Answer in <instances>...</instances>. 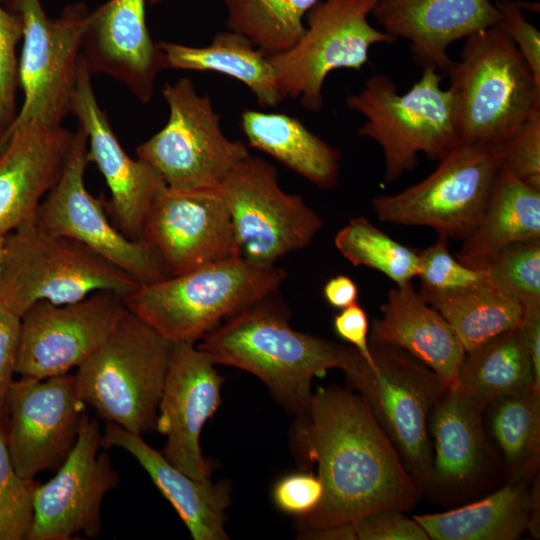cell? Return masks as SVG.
<instances>
[{
    "label": "cell",
    "mask_w": 540,
    "mask_h": 540,
    "mask_svg": "<svg viewBox=\"0 0 540 540\" xmlns=\"http://www.w3.org/2000/svg\"><path fill=\"white\" fill-rule=\"evenodd\" d=\"M295 433L303 459L316 463L323 497L298 518L300 536L371 512L412 509L422 491L370 406L339 386L313 393Z\"/></svg>",
    "instance_id": "6da1fadb"
},
{
    "label": "cell",
    "mask_w": 540,
    "mask_h": 540,
    "mask_svg": "<svg viewBox=\"0 0 540 540\" xmlns=\"http://www.w3.org/2000/svg\"><path fill=\"white\" fill-rule=\"evenodd\" d=\"M273 295L228 318L196 345L215 364L256 376L300 418L309 409L314 377L340 369L354 386L369 365L353 347L293 329Z\"/></svg>",
    "instance_id": "7a4b0ae2"
},
{
    "label": "cell",
    "mask_w": 540,
    "mask_h": 540,
    "mask_svg": "<svg viewBox=\"0 0 540 540\" xmlns=\"http://www.w3.org/2000/svg\"><path fill=\"white\" fill-rule=\"evenodd\" d=\"M286 276L282 268L233 257L139 284L122 299L128 311L169 341L196 343L228 318L276 294Z\"/></svg>",
    "instance_id": "3957f363"
},
{
    "label": "cell",
    "mask_w": 540,
    "mask_h": 540,
    "mask_svg": "<svg viewBox=\"0 0 540 540\" xmlns=\"http://www.w3.org/2000/svg\"><path fill=\"white\" fill-rule=\"evenodd\" d=\"M445 73L462 143L497 146L540 111V85L498 25L467 37Z\"/></svg>",
    "instance_id": "277c9868"
},
{
    "label": "cell",
    "mask_w": 540,
    "mask_h": 540,
    "mask_svg": "<svg viewBox=\"0 0 540 540\" xmlns=\"http://www.w3.org/2000/svg\"><path fill=\"white\" fill-rule=\"evenodd\" d=\"M444 76L424 67L421 78L405 93L385 74L370 77L357 93L348 95L350 110L366 121L358 134L377 142L385 160V182L397 181L417 167L418 155L439 160L461 144L455 102L450 89H443Z\"/></svg>",
    "instance_id": "5b68a950"
},
{
    "label": "cell",
    "mask_w": 540,
    "mask_h": 540,
    "mask_svg": "<svg viewBox=\"0 0 540 540\" xmlns=\"http://www.w3.org/2000/svg\"><path fill=\"white\" fill-rule=\"evenodd\" d=\"M140 283L95 251L35 218L5 236L0 302L22 316L34 303L80 301L98 291L128 294Z\"/></svg>",
    "instance_id": "8992f818"
},
{
    "label": "cell",
    "mask_w": 540,
    "mask_h": 540,
    "mask_svg": "<svg viewBox=\"0 0 540 540\" xmlns=\"http://www.w3.org/2000/svg\"><path fill=\"white\" fill-rule=\"evenodd\" d=\"M173 342L130 311L74 375L99 417L143 435L156 430Z\"/></svg>",
    "instance_id": "52a82bcc"
},
{
    "label": "cell",
    "mask_w": 540,
    "mask_h": 540,
    "mask_svg": "<svg viewBox=\"0 0 540 540\" xmlns=\"http://www.w3.org/2000/svg\"><path fill=\"white\" fill-rule=\"evenodd\" d=\"M169 107L166 125L136 149L167 188L194 191L218 188L250 155L247 145L228 139L208 96L199 95L189 78L165 83Z\"/></svg>",
    "instance_id": "ba28073f"
},
{
    "label": "cell",
    "mask_w": 540,
    "mask_h": 540,
    "mask_svg": "<svg viewBox=\"0 0 540 540\" xmlns=\"http://www.w3.org/2000/svg\"><path fill=\"white\" fill-rule=\"evenodd\" d=\"M501 164L496 146L461 143L420 182L371 202L384 222L426 226L446 239L464 240L477 226Z\"/></svg>",
    "instance_id": "9c48e42d"
},
{
    "label": "cell",
    "mask_w": 540,
    "mask_h": 540,
    "mask_svg": "<svg viewBox=\"0 0 540 540\" xmlns=\"http://www.w3.org/2000/svg\"><path fill=\"white\" fill-rule=\"evenodd\" d=\"M23 26V47L18 80L24 100L9 128L28 122L62 126L72 114L78 61L89 11L83 3L71 4L50 19L41 0H7Z\"/></svg>",
    "instance_id": "30bf717a"
},
{
    "label": "cell",
    "mask_w": 540,
    "mask_h": 540,
    "mask_svg": "<svg viewBox=\"0 0 540 540\" xmlns=\"http://www.w3.org/2000/svg\"><path fill=\"white\" fill-rule=\"evenodd\" d=\"M377 0H320L305 16V32L286 53L270 56L280 92L308 111L323 107L322 87L337 69L360 70L370 48L396 40L368 21Z\"/></svg>",
    "instance_id": "8fae6325"
},
{
    "label": "cell",
    "mask_w": 540,
    "mask_h": 540,
    "mask_svg": "<svg viewBox=\"0 0 540 540\" xmlns=\"http://www.w3.org/2000/svg\"><path fill=\"white\" fill-rule=\"evenodd\" d=\"M240 257L270 267L308 246L323 226L320 215L280 186L274 166L251 154L219 186Z\"/></svg>",
    "instance_id": "7c38bea8"
},
{
    "label": "cell",
    "mask_w": 540,
    "mask_h": 540,
    "mask_svg": "<svg viewBox=\"0 0 540 540\" xmlns=\"http://www.w3.org/2000/svg\"><path fill=\"white\" fill-rule=\"evenodd\" d=\"M374 368L355 387L398 451L418 487L428 490L430 413L444 391L437 375L406 351L369 339Z\"/></svg>",
    "instance_id": "4fadbf2b"
},
{
    "label": "cell",
    "mask_w": 540,
    "mask_h": 540,
    "mask_svg": "<svg viewBox=\"0 0 540 540\" xmlns=\"http://www.w3.org/2000/svg\"><path fill=\"white\" fill-rule=\"evenodd\" d=\"M87 153V135L78 125L61 174L40 203L35 221L47 231L81 242L140 284L169 277L153 252L110 222L102 199L87 190Z\"/></svg>",
    "instance_id": "5bb4252c"
},
{
    "label": "cell",
    "mask_w": 540,
    "mask_h": 540,
    "mask_svg": "<svg viewBox=\"0 0 540 540\" xmlns=\"http://www.w3.org/2000/svg\"><path fill=\"white\" fill-rule=\"evenodd\" d=\"M85 410L74 375L13 381L2 421L17 473L34 479L44 470L58 469L77 441Z\"/></svg>",
    "instance_id": "9a60e30c"
},
{
    "label": "cell",
    "mask_w": 540,
    "mask_h": 540,
    "mask_svg": "<svg viewBox=\"0 0 540 540\" xmlns=\"http://www.w3.org/2000/svg\"><path fill=\"white\" fill-rule=\"evenodd\" d=\"M126 311L122 296L110 291L64 305L34 303L21 316L16 373L42 380L78 368L107 340Z\"/></svg>",
    "instance_id": "2e32d148"
},
{
    "label": "cell",
    "mask_w": 540,
    "mask_h": 540,
    "mask_svg": "<svg viewBox=\"0 0 540 540\" xmlns=\"http://www.w3.org/2000/svg\"><path fill=\"white\" fill-rule=\"evenodd\" d=\"M101 448L99 423L85 413L68 457L54 477L35 489L33 522L26 540L99 536L103 499L119 481L106 449Z\"/></svg>",
    "instance_id": "e0dca14e"
},
{
    "label": "cell",
    "mask_w": 540,
    "mask_h": 540,
    "mask_svg": "<svg viewBox=\"0 0 540 540\" xmlns=\"http://www.w3.org/2000/svg\"><path fill=\"white\" fill-rule=\"evenodd\" d=\"M140 241L153 252L168 276L240 257L219 187L194 191L166 187L145 220Z\"/></svg>",
    "instance_id": "ac0fdd59"
},
{
    "label": "cell",
    "mask_w": 540,
    "mask_h": 540,
    "mask_svg": "<svg viewBox=\"0 0 540 540\" xmlns=\"http://www.w3.org/2000/svg\"><path fill=\"white\" fill-rule=\"evenodd\" d=\"M215 365L196 343L173 342L159 403L156 431L167 437L161 453L196 480H209L212 471L200 434L221 403L223 378Z\"/></svg>",
    "instance_id": "d6986e66"
},
{
    "label": "cell",
    "mask_w": 540,
    "mask_h": 540,
    "mask_svg": "<svg viewBox=\"0 0 540 540\" xmlns=\"http://www.w3.org/2000/svg\"><path fill=\"white\" fill-rule=\"evenodd\" d=\"M91 75L80 54L72 114L87 135L88 161L95 163L111 192L107 210L113 224L128 238L140 241L145 220L167 186L152 166L124 151L98 105Z\"/></svg>",
    "instance_id": "ffe728a7"
},
{
    "label": "cell",
    "mask_w": 540,
    "mask_h": 540,
    "mask_svg": "<svg viewBox=\"0 0 540 540\" xmlns=\"http://www.w3.org/2000/svg\"><path fill=\"white\" fill-rule=\"evenodd\" d=\"M147 1L109 0L90 12L81 46L91 74L117 79L142 103L151 100L157 75L166 69L147 28Z\"/></svg>",
    "instance_id": "44dd1931"
},
{
    "label": "cell",
    "mask_w": 540,
    "mask_h": 540,
    "mask_svg": "<svg viewBox=\"0 0 540 540\" xmlns=\"http://www.w3.org/2000/svg\"><path fill=\"white\" fill-rule=\"evenodd\" d=\"M73 133L28 122L0 139V236L35 218L61 174Z\"/></svg>",
    "instance_id": "7402d4cb"
},
{
    "label": "cell",
    "mask_w": 540,
    "mask_h": 540,
    "mask_svg": "<svg viewBox=\"0 0 540 540\" xmlns=\"http://www.w3.org/2000/svg\"><path fill=\"white\" fill-rule=\"evenodd\" d=\"M372 14L384 32L410 43L418 65L444 73L453 62L448 48L454 42L500 20L492 0H377Z\"/></svg>",
    "instance_id": "603a6c76"
},
{
    "label": "cell",
    "mask_w": 540,
    "mask_h": 540,
    "mask_svg": "<svg viewBox=\"0 0 540 540\" xmlns=\"http://www.w3.org/2000/svg\"><path fill=\"white\" fill-rule=\"evenodd\" d=\"M369 339L400 348L430 368L445 389L459 388L466 351L445 318L412 282L389 290Z\"/></svg>",
    "instance_id": "cb8c5ba5"
},
{
    "label": "cell",
    "mask_w": 540,
    "mask_h": 540,
    "mask_svg": "<svg viewBox=\"0 0 540 540\" xmlns=\"http://www.w3.org/2000/svg\"><path fill=\"white\" fill-rule=\"evenodd\" d=\"M121 448L131 454L169 501L194 540H226V509L230 486L196 480L172 465L161 452L147 444L141 435L107 422L102 433V448Z\"/></svg>",
    "instance_id": "d4e9b609"
},
{
    "label": "cell",
    "mask_w": 540,
    "mask_h": 540,
    "mask_svg": "<svg viewBox=\"0 0 540 540\" xmlns=\"http://www.w3.org/2000/svg\"><path fill=\"white\" fill-rule=\"evenodd\" d=\"M482 413L459 388L444 389L428 421L433 442L428 490L462 491L485 476L492 455Z\"/></svg>",
    "instance_id": "484cf974"
},
{
    "label": "cell",
    "mask_w": 540,
    "mask_h": 540,
    "mask_svg": "<svg viewBox=\"0 0 540 540\" xmlns=\"http://www.w3.org/2000/svg\"><path fill=\"white\" fill-rule=\"evenodd\" d=\"M506 485L476 502L441 513L415 515L433 540H516L528 531L539 538V480Z\"/></svg>",
    "instance_id": "4316f807"
},
{
    "label": "cell",
    "mask_w": 540,
    "mask_h": 540,
    "mask_svg": "<svg viewBox=\"0 0 540 540\" xmlns=\"http://www.w3.org/2000/svg\"><path fill=\"white\" fill-rule=\"evenodd\" d=\"M536 238H540V190L500 164L482 217L455 257L470 268L485 270L507 246Z\"/></svg>",
    "instance_id": "83f0119b"
},
{
    "label": "cell",
    "mask_w": 540,
    "mask_h": 540,
    "mask_svg": "<svg viewBox=\"0 0 540 540\" xmlns=\"http://www.w3.org/2000/svg\"><path fill=\"white\" fill-rule=\"evenodd\" d=\"M241 128L251 147L275 158L314 185H336L340 152L311 132L299 119L284 113L245 109Z\"/></svg>",
    "instance_id": "f1b7e54d"
},
{
    "label": "cell",
    "mask_w": 540,
    "mask_h": 540,
    "mask_svg": "<svg viewBox=\"0 0 540 540\" xmlns=\"http://www.w3.org/2000/svg\"><path fill=\"white\" fill-rule=\"evenodd\" d=\"M156 44L166 69L214 71L232 77L245 84L263 107H276L284 100L270 56L239 33H217L205 47L166 41Z\"/></svg>",
    "instance_id": "f546056e"
},
{
    "label": "cell",
    "mask_w": 540,
    "mask_h": 540,
    "mask_svg": "<svg viewBox=\"0 0 540 540\" xmlns=\"http://www.w3.org/2000/svg\"><path fill=\"white\" fill-rule=\"evenodd\" d=\"M459 389L483 411L497 399L536 390L520 326L466 352L459 371Z\"/></svg>",
    "instance_id": "4dcf8cb0"
},
{
    "label": "cell",
    "mask_w": 540,
    "mask_h": 540,
    "mask_svg": "<svg viewBox=\"0 0 540 540\" xmlns=\"http://www.w3.org/2000/svg\"><path fill=\"white\" fill-rule=\"evenodd\" d=\"M418 292L450 324L466 352L519 327L525 314V306L493 282L451 293Z\"/></svg>",
    "instance_id": "1f68e13d"
},
{
    "label": "cell",
    "mask_w": 540,
    "mask_h": 540,
    "mask_svg": "<svg viewBox=\"0 0 540 540\" xmlns=\"http://www.w3.org/2000/svg\"><path fill=\"white\" fill-rule=\"evenodd\" d=\"M488 407L491 434L510 478L529 481L540 460V392L503 397Z\"/></svg>",
    "instance_id": "d6a6232c"
},
{
    "label": "cell",
    "mask_w": 540,
    "mask_h": 540,
    "mask_svg": "<svg viewBox=\"0 0 540 540\" xmlns=\"http://www.w3.org/2000/svg\"><path fill=\"white\" fill-rule=\"evenodd\" d=\"M320 0H224L230 31L268 56L292 49L305 32V16Z\"/></svg>",
    "instance_id": "836d02e7"
},
{
    "label": "cell",
    "mask_w": 540,
    "mask_h": 540,
    "mask_svg": "<svg viewBox=\"0 0 540 540\" xmlns=\"http://www.w3.org/2000/svg\"><path fill=\"white\" fill-rule=\"evenodd\" d=\"M334 243L352 265L379 271L396 286L412 282L418 274L419 251L394 240L365 217L351 219Z\"/></svg>",
    "instance_id": "e575fe53"
},
{
    "label": "cell",
    "mask_w": 540,
    "mask_h": 540,
    "mask_svg": "<svg viewBox=\"0 0 540 540\" xmlns=\"http://www.w3.org/2000/svg\"><path fill=\"white\" fill-rule=\"evenodd\" d=\"M485 270L499 289L524 306L540 305V238L507 246Z\"/></svg>",
    "instance_id": "d590c367"
},
{
    "label": "cell",
    "mask_w": 540,
    "mask_h": 540,
    "mask_svg": "<svg viewBox=\"0 0 540 540\" xmlns=\"http://www.w3.org/2000/svg\"><path fill=\"white\" fill-rule=\"evenodd\" d=\"M39 483L21 477L9 457L0 421V540H26L33 522V498Z\"/></svg>",
    "instance_id": "8d00e7d4"
},
{
    "label": "cell",
    "mask_w": 540,
    "mask_h": 540,
    "mask_svg": "<svg viewBox=\"0 0 540 540\" xmlns=\"http://www.w3.org/2000/svg\"><path fill=\"white\" fill-rule=\"evenodd\" d=\"M421 291L451 293L491 283L487 270L470 268L453 256L448 239L438 236L437 241L419 252Z\"/></svg>",
    "instance_id": "74e56055"
},
{
    "label": "cell",
    "mask_w": 540,
    "mask_h": 540,
    "mask_svg": "<svg viewBox=\"0 0 540 540\" xmlns=\"http://www.w3.org/2000/svg\"><path fill=\"white\" fill-rule=\"evenodd\" d=\"M23 36L20 16L0 4V139L16 118L19 60L16 47Z\"/></svg>",
    "instance_id": "f35d334b"
},
{
    "label": "cell",
    "mask_w": 540,
    "mask_h": 540,
    "mask_svg": "<svg viewBox=\"0 0 540 540\" xmlns=\"http://www.w3.org/2000/svg\"><path fill=\"white\" fill-rule=\"evenodd\" d=\"M501 164L540 190V111L535 112L496 146Z\"/></svg>",
    "instance_id": "ab89813d"
},
{
    "label": "cell",
    "mask_w": 540,
    "mask_h": 540,
    "mask_svg": "<svg viewBox=\"0 0 540 540\" xmlns=\"http://www.w3.org/2000/svg\"><path fill=\"white\" fill-rule=\"evenodd\" d=\"M347 540H429L421 525L403 511L384 509L346 523Z\"/></svg>",
    "instance_id": "60d3db41"
},
{
    "label": "cell",
    "mask_w": 540,
    "mask_h": 540,
    "mask_svg": "<svg viewBox=\"0 0 540 540\" xmlns=\"http://www.w3.org/2000/svg\"><path fill=\"white\" fill-rule=\"evenodd\" d=\"M499 28L512 40L540 85V33L524 16L520 4L497 0Z\"/></svg>",
    "instance_id": "b9f144b4"
},
{
    "label": "cell",
    "mask_w": 540,
    "mask_h": 540,
    "mask_svg": "<svg viewBox=\"0 0 540 540\" xmlns=\"http://www.w3.org/2000/svg\"><path fill=\"white\" fill-rule=\"evenodd\" d=\"M323 491L322 482L317 475L299 472L279 479L273 487L272 498L281 511L300 518L317 508Z\"/></svg>",
    "instance_id": "7bdbcfd3"
},
{
    "label": "cell",
    "mask_w": 540,
    "mask_h": 540,
    "mask_svg": "<svg viewBox=\"0 0 540 540\" xmlns=\"http://www.w3.org/2000/svg\"><path fill=\"white\" fill-rule=\"evenodd\" d=\"M21 317L0 302V421L16 373Z\"/></svg>",
    "instance_id": "ee69618b"
},
{
    "label": "cell",
    "mask_w": 540,
    "mask_h": 540,
    "mask_svg": "<svg viewBox=\"0 0 540 540\" xmlns=\"http://www.w3.org/2000/svg\"><path fill=\"white\" fill-rule=\"evenodd\" d=\"M333 328L335 333L350 343L373 369L374 360L369 346V323L364 308L356 302L341 309L333 318Z\"/></svg>",
    "instance_id": "f6af8a7d"
},
{
    "label": "cell",
    "mask_w": 540,
    "mask_h": 540,
    "mask_svg": "<svg viewBox=\"0 0 540 540\" xmlns=\"http://www.w3.org/2000/svg\"><path fill=\"white\" fill-rule=\"evenodd\" d=\"M520 327L532 362L535 389L540 391V305L525 306Z\"/></svg>",
    "instance_id": "bcb514c9"
},
{
    "label": "cell",
    "mask_w": 540,
    "mask_h": 540,
    "mask_svg": "<svg viewBox=\"0 0 540 540\" xmlns=\"http://www.w3.org/2000/svg\"><path fill=\"white\" fill-rule=\"evenodd\" d=\"M323 296L332 307L343 309L357 302L358 287L351 277L336 275L325 283Z\"/></svg>",
    "instance_id": "7dc6e473"
},
{
    "label": "cell",
    "mask_w": 540,
    "mask_h": 540,
    "mask_svg": "<svg viewBox=\"0 0 540 540\" xmlns=\"http://www.w3.org/2000/svg\"><path fill=\"white\" fill-rule=\"evenodd\" d=\"M4 243H5V236H0V279H1V273H2V264H3Z\"/></svg>",
    "instance_id": "c3c4849f"
},
{
    "label": "cell",
    "mask_w": 540,
    "mask_h": 540,
    "mask_svg": "<svg viewBox=\"0 0 540 540\" xmlns=\"http://www.w3.org/2000/svg\"><path fill=\"white\" fill-rule=\"evenodd\" d=\"M150 4H157L160 3L163 0H148Z\"/></svg>",
    "instance_id": "681fc988"
},
{
    "label": "cell",
    "mask_w": 540,
    "mask_h": 540,
    "mask_svg": "<svg viewBox=\"0 0 540 540\" xmlns=\"http://www.w3.org/2000/svg\"><path fill=\"white\" fill-rule=\"evenodd\" d=\"M0 144H1V141H0Z\"/></svg>",
    "instance_id": "f907efd6"
}]
</instances>
